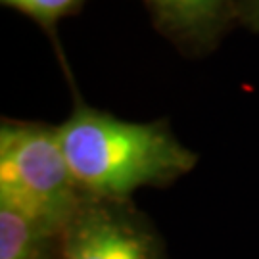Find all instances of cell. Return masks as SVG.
Here are the masks:
<instances>
[{"label": "cell", "mask_w": 259, "mask_h": 259, "mask_svg": "<svg viewBox=\"0 0 259 259\" xmlns=\"http://www.w3.org/2000/svg\"><path fill=\"white\" fill-rule=\"evenodd\" d=\"M67 165L84 194L127 202L142 186H163L194 169L198 157L165 119L137 123L93 108L73 91V108L56 127Z\"/></svg>", "instance_id": "obj_1"}, {"label": "cell", "mask_w": 259, "mask_h": 259, "mask_svg": "<svg viewBox=\"0 0 259 259\" xmlns=\"http://www.w3.org/2000/svg\"><path fill=\"white\" fill-rule=\"evenodd\" d=\"M87 198L67 165L56 127L2 119L0 205L16 209L60 238Z\"/></svg>", "instance_id": "obj_2"}, {"label": "cell", "mask_w": 259, "mask_h": 259, "mask_svg": "<svg viewBox=\"0 0 259 259\" xmlns=\"http://www.w3.org/2000/svg\"><path fill=\"white\" fill-rule=\"evenodd\" d=\"M58 240L62 259H161L127 202L87 198Z\"/></svg>", "instance_id": "obj_3"}, {"label": "cell", "mask_w": 259, "mask_h": 259, "mask_svg": "<svg viewBox=\"0 0 259 259\" xmlns=\"http://www.w3.org/2000/svg\"><path fill=\"white\" fill-rule=\"evenodd\" d=\"M150 19L185 56H207L238 25V0H142Z\"/></svg>", "instance_id": "obj_4"}, {"label": "cell", "mask_w": 259, "mask_h": 259, "mask_svg": "<svg viewBox=\"0 0 259 259\" xmlns=\"http://www.w3.org/2000/svg\"><path fill=\"white\" fill-rule=\"evenodd\" d=\"M56 238L19 211L0 205V259H47Z\"/></svg>", "instance_id": "obj_5"}, {"label": "cell", "mask_w": 259, "mask_h": 259, "mask_svg": "<svg viewBox=\"0 0 259 259\" xmlns=\"http://www.w3.org/2000/svg\"><path fill=\"white\" fill-rule=\"evenodd\" d=\"M2 6L12 8L33 19L38 27L52 38L60 60H64V52L58 42V23L65 18L79 14L89 0H0Z\"/></svg>", "instance_id": "obj_6"}, {"label": "cell", "mask_w": 259, "mask_h": 259, "mask_svg": "<svg viewBox=\"0 0 259 259\" xmlns=\"http://www.w3.org/2000/svg\"><path fill=\"white\" fill-rule=\"evenodd\" d=\"M238 25L259 33V0H238Z\"/></svg>", "instance_id": "obj_7"}]
</instances>
